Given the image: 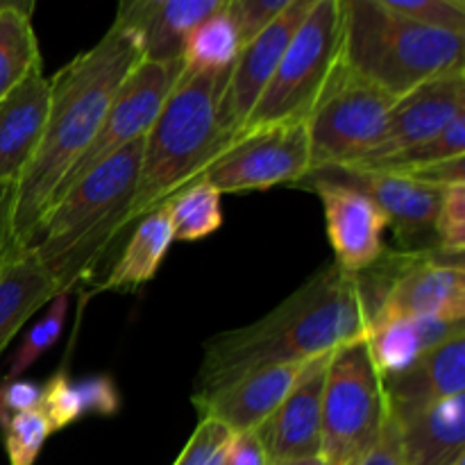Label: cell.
<instances>
[{
    "label": "cell",
    "instance_id": "1",
    "mask_svg": "<svg viewBox=\"0 0 465 465\" xmlns=\"http://www.w3.org/2000/svg\"><path fill=\"white\" fill-rule=\"evenodd\" d=\"M143 57V30L116 14L98 44L75 54L50 77V109L44 136L16 184L14 239L21 248L30 245L64 177L98 134L114 95Z\"/></svg>",
    "mask_w": 465,
    "mask_h": 465
},
{
    "label": "cell",
    "instance_id": "2",
    "mask_svg": "<svg viewBox=\"0 0 465 465\" xmlns=\"http://www.w3.org/2000/svg\"><path fill=\"white\" fill-rule=\"evenodd\" d=\"M368 327L357 275L331 263L257 322L209 339L191 400L207 398L259 368L331 354L366 339Z\"/></svg>",
    "mask_w": 465,
    "mask_h": 465
},
{
    "label": "cell",
    "instance_id": "3",
    "mask_svg": "<svg viewBox=\"0 0 465 465\" xmlns=\"http://www.w3.org/2000/svg\"><path fill=\"white\" fill-rule=\"evenodd\" d=\"M143 139L109 154L68 186L41 218L27 248L36 254L59 293H71L103 262L127 230Z\"/></svg>",
    "mask_w": 465,
    "mask_h": 465
},
{
    "label": "cell",
    "instance_id": "4",
    "mask_svg": "<svg viewBox=\"0 0 465 465\" xmlns=\"http://www.w3.org/2000/svg\"><path fill=\"white\" fill-rule=\"evenodd\" d=\"M227 71L180 73L141 150L127 227L204 175L227 141L221 100Z\"/></svg>",
    "mask_w": 465,
    "mask_h": 465
},
{
    "label": "cell",
    "instance_id": "5",
    "mask_svg": "<svg viewBox=\"0 0 465 465\" xmlns=\"http://www.w3.org/2000/svg\"><path fill=\"white\" fill-rule=\"evenodd\" d=\"M339 3V59L393 98L463 68V32L402 16L375 0Z\"/></svg>",
    "mask_w": 465,
    "mask_h": 465
},
{
    "label": "cell",
    "instance_id": "6",
    "mask_svg": "<svg viewBox=\"0 0 465 465\" xmlns=\"http://www.w3.org/2000/svg\"><path fill=\"white\" fill-rule=\"evenodd\" d=\"M398 98L336 62L307 116L309 173L352 168L381 143Z\"/></svg>",
    "mask_w": 465,
    "mask_h": 465
},
{
    "label": "cell",
    "instance_id": "7",
    "mask_svg": "<svg viewBox=\"0 0 465 465\" xmlns=\"http://www.w3.org/2000/svg\"><path fill=\"white\" fill-rule=\"evenodd\" d=\"M386 416L381 375L372 363L366 339L336 350L327 363L322 391V461L357 465L380 439Z\"/></svg>",
    "mask_w": 465,
    "mask_h": 465
},
{
    "label": "cell",
    "instance_id": "8",
    "mask_svg": "<svg viewBox=\"0 0 465 465\" xmlns=\"http://www.w3.org/2000/svg\"><path fill=\"white\" fill-rule=\"evenodd\" d=\"M339 48L341 3L318 0L282 54L275 73L245 118L241 132L307 118L331 68L339 62Z\"/></svg>",
    "mask_w": 465,
    "mask_h": 465
},
{
    "label": "cell",
    "instance_id": "9",
    "mask_svg": "<svg viewBox=\"0 0 465 465\" xmlns=\"http://www.w3.org/2000/svg\"><path fill=\"white\" fill-rule=\"evenodd\" d=\"M309 173L307 118L241 132L221 150L204 180L221 193L295 186Z\"/></svg>",
    "mask_w": 465,
    "mask_h": 465
},
{
    "label": "cell",
    "instance_id": "10",
    "mask_svg": "<svg viewBox=\"0 0 465 465\" xmlns=\"http://www.w3.org/2000/svg\"><path fill=\"white\" fill-rule=\"evenodd\" d=\"M182 73V59H154L143 57L125 82L121 84L118 94L114 95V103L109 107L107 116H104L103 125H100L98 134L89 143V148L82 153L75 166L68 171L64 177L62 186H59L57 195L64 193L68 186L80 182L86 173L100 162L109 157V154L118 153L125 145L134 143V141L145 139L153 123L157 121L159 112H162L163 103H166L168 94L175 86L177 77ZM53 200V203H54Z\"/></svg>",
    "mask_w": 465,
    "mask_h": 465
},
{
    "label": "cell",
    "instance_id": "11",
    "mask_svg": "<svg viewBox=\"0 0 465 465\" xmlns=\"http://www.w3.org/2000/svg\"><path fill=\"white\" fill-rule=\"evenodd\" d=\"M439 250H404L372 327L400 318L434 316L465 321V271L461 259H440ZM368 330V331H371Z\"/></svg>",
    "mask_w": 465,
    "mask_h": 465
},
{
    "label": "cell",
    "instance_id": "12",
    "mask_svg": "<svg viewBox=\"0 0 465 465\" xmlns=\"http://www.w3.org/2000/svg\"><path fill=\"white\" fill-rule=\"evenodd\" d=\"M363 191L384 212L395 239L407 250H436V213L445 186L398 171H318Z\"/></svg>",
    "mask_w": 465,
    "mask_h": 465
},
{
    "label": "cell",
    "instance_id": "13",
    "mask_svg": "<svg viewBox=\"0 0 465 465\" xmlns=\"http://www.w3.org/2000/svg\"><path fill=\"white\" fill-rule=\"evenodd\" d=\"M295 186H307L321 195L336 266L357 275L384 254L389 221L363 191L318 173H307Z\"/></svg>",
    "mask_w": 465,
    "mask_h": 465
},
{
    "label": "cell",
    "instance_id": "14",
    "mask_svg": "<svg viewBox=\"0 0 465 465\" xmlns=\"http://www.w3.org/2000/svg\"><path fill=\"white\" fill-rule=\"evenodd\" d=\"M316 3L318 0H295L262 32H257L248 44L241 45V53L232 64L221 100V123L225 127L227 141H232L241 132L245 118L250 116L254 103L275 73L282 54L289 48L291 39Z\"/></svg>",
    "mask_w": 465,
    "mask_h": 465
},
{
    "label": "cell",
    "instance_id": "15",
    "mask_svg": "<svg viewBox=\"0 0 465 465\" xmlns=\"http://www.w3.org/2000/svg\"><path fill=\"white\" fill-rule=\"evenodd\" d=\"M461 114H465V68H454L434 80L422 82L420 86L398 98L395 107L391 109L381 143L371 157L352 168H368L381 159L409 150L411 145L422 143L439 134Z\"/></svg>",
    "mask_w": 465,
    "mask_h": 465
},
{
    "label": "cell",
    "instance_id": "16",
    "mask_svg": "<svg viewBox=\"0 0 465 465\" xmlns=\"http://www.w3.org/2000/svg\"><path fill=\"white\" fill-rule=\"evenodd\" d=\"M331 354H322L309 361L295 389L254 430L266 450L268 463L321 457L322 391H325V372Z\"/></svg>",
    "mask_w": 465,
    "mask_h": 465
},
{
    "label": "cell",
    "instance_id": "17",
    "mask_svg": "<svg viewBox=\"0 0 465 465\" xmlns=\"http://www.w3.org/2000/svg\"><path fill=\"white\" fill-rule=\"evenodd\" d=\"M307 366L309 361H293L259 368L225 389L191 402L198 409L200 418H213L234 434L252 431L284 402Z\"/></svg>",
    "mask_w": 465,
    "mask_h": 465
},
{
    "label": "cell",
    "instance_id": "18",
    "mask_svg": "<svg viewBox=\"0 0 465 465\" xmlns=\"http://www.w3.org/2000/svg\"><path fill=\"white\" fill-rule=\"evenodd\" d=\"M389 413L395 420L465 395V334L422 352L407 371L381 380Z\"/></svg>",
    "mask_w": 465,
    "mask_h": 465
},
{
    "label": "cell",
    "instance_id": "19",
    "mask_svg": "<svg viewBox=\"0 0 465 465\" xmlns=\"http://www.w3.org/2000/svg\"><path fill=\"white\" fill-rule=\"evenodd\" d=\"M50 109V77L32 71L0 100V184H18L44 136Z\"/></svg>",
    "mask_w": 465,
    "mask_h": 465
},
{
    "label": "cell",
    "instance_id": "20",
    "mask_svg": "<svg viewBox=\"0 0 465 465\" xmlns=\"http://www.w3.org/2000/svg\"><path fill=\"white\" fill-rule=\"evenodd\" d=\"M395 422L404 465H454L465 459V395H454Z\"/></svg>",
    "mask_w": 465,
    "mask_h": 465
},
{
    "label": "cell",
    "instance_id": "21",
    "mask_svg": "<svg viewBox=\"0 0 465 465\" xmlns=\"http://www.w3.org/2000/svg\"><path fill=\"white\" fill-rule=\"evenodd\" d=\"M54 295H59L57 284L30 248H18L0 259V354Z\"/></svg>",
    "mask_w": 465,
    "mask_h": 465
},
{
    "label": "cell",
    "instance_id": "22",
    "mask_svg": "<svg viewBox=\"0 0 465 465\" xmlns=\"http://www.w3.org/2000/svg\"><path fill=\"white\" fill-rule=\"evenodd\" d=\"M173 241L175 236L171 221L162 204L134 223V232L109 271L107 280L100 284V291H134L148 284L162 268Z\"/></svg>",
    "mask_w": 465,
    "mask_h": 465
},
{
    "label": "cell",
    "instance_id": "23",
    "mask_svg": "<svg viewBox=\"0 0 465 465\" xmlns=\"http://www.w3.org/2000/svg\"><path fill=\"white\" fill-rule=\"evenodd\" d=\"M227 3L230 0H163L136 23L145 36V57H180L184 36Z\"/></svg>",
    "mask_w": 465,
    "mask_h": 465
},
{
    "label": "cell",
    "instance_id": "24",
    "mask_svg": "<svg viewBox=\"0 0 465 465\" xmlns=\"http://www.w3.org/2000/svg\"><path fill=\"white\" fill-rule=\"evenodd\" d=\"M241 53V35L227 7L218 9L182 41L180 59L184 73L227 71Z\"/></svg>",
    "mask_w": 465,
    "mask_h": 465
},
{
    "label": "cell",
    "instance_id": "25",
    "mask_svg": "<svg viewBox=\"0 0 465 465\" xmlns=\"http://www.w3.org/2000/svg\"><path fill=\"white\" fill-rule=\"evenodd\" d=\"M36 68H44V62L32 14L16 7L0 9V100Z\"/></svg>",
    "mask_w": 465,
    "mask_h": 465
},
{
    "label": "cell",
    "instance_id": "26",
    "mask_svg": "<svg viewBox=\"0 0 465 465\" xmlns=\"http://www.w3.org/2000/svg\"><path fill=\"white\" fill-rule=\"evenodd\" d=\"M221 195L212 182L200 177L163 203L175 241L193 243L216 234L223 227Z\"/></svg>",
    "mask_w": 465,
    "mask_h": 465
},
{
    "label": "cell",
    "instance_id": "27",
    "mask_svg": "<svg viewBox=\"0 0 465 465\" xmlns=\"http://www.w3.org/2000/svg\"><path fill=\"white\" fill-rule=\"evenodd\" d=\"M366 345L381 380L407 371L422 352H427L413 318H400L372 327L366 334Z\"/></svg>",
    "mask_w": 465,
    "mask_h": 465
},
{
    "label": "cell",
    "instance_id": "28",
    "mask_svg": "<svg viewBox=\"0 0 465 465\" xmlns=\"http://www.w3.org/2000/svg\"><path fill=\"white\" fill-rule=\"evenodd\" d=\"M459 157H465V114L454 118L452 123H448L431 139L411 145L409 150H402V153L393 154V157L381 159V162L372 163V166L359 168V171L380 168V171L416 173L431 166H439V163L452 162V159ZM348 171H354V168H348Z\"/></svg>",
    "mask_w": 465,
    "mask_h": 465
},
{
    "label": "cell",
    "instance_id": "29",
    "mask_svg": "<svg viewBox=\"0 0 465 465\" xmlns=\"http://www.w3.org/2000/svg\"><path fill=\"white\" fill-rule=\"evenodd\" d=\"M68 313V293H59L50 300L48 312L44 313L36 325H32L30 330L23 334L21 343H18L16 352L12 354V363H9V371L5 375V381L21 380V375L25 371H30L50 348L59 341L64 331V322H66Z\"/></svg>",
    "mask_w": 465,
    "mask_h": 465
},
{
    "label": "cell",
    "instance_id": "30",
    "mask_svg": "<svg viewBox=\"0 0 465 465\" xmlns=\"http://www.w3.org/2000/svg\"><path fill=\"white\" fill-rule=\"evenodd\" d=\"M0 431H3L7 465H35L41 448L48 440V436L53 434L48 420L41 416L39 409L7 413L0 420Z\"/></svg>",
    "mask_w": 465,
    "mask_h": 465
},
{
    "label": "cell",
    "instance_id": "31",
    "mask_svg": "<svg viewBox=\"0 0 465 465\" xmlns=\"http://www.w3.org/2000/svg\"><path fill=\"white\" fill-rule=\"evenodd\" d=\"M436 250L448 257H461L465 252V182L445 186L436 213Z\"/></svg>",
    "mask_w": 465,
    "mask_h": 465
},
{
    "label": "cell",
    "instance_id": "32",
    "mask_svg": "<svg viewBox=\"0 0 465 465\" xmlns=\"http://www.w3.org/2000/svg\"><path fill=\"white\" fill-rule=\"evenodd\" d=\"M234 431L213 418H200L193 436L173 465H225Z\"/></svg>",
    "mask_w": 465,
    "mask_h": 465
},
{
    "label": "cell",
    "instance_id": "33",
    "mask_svg": "<svg viewBox=\"0 0 465 465\" xmlns=\"http://www.w3.org/2000/svg\"><path fill=\"white\" fill-rule=\"evenodd\" d=\"M39 411L41 416L48 420L53 434L80 420L82 418L80 400H77L75 386H73L71 377H68L66 371L54 372V375L41 386Z\"/></svg>",
    "mask_w": 465,
    "mask_h": 465
},
{
    "label": "cell",
    "instance_id": "34",
    "mask_svg": "<svg viewBox=\"0 0 465 465\" xmlns=\"http://www.w3.org/2000/svg\"><path fill=\"white\" fill-rule=\"evenodd\" d=\"M402 16L465 35V0H375Z\"/></svg>",
    "mask_w": 465,
    "mask_h": 465
},
{
    "label": "cell",
    "instance_id": "35",
    "mask_svg": "<svg viewBox=\"0 0 465 465\" xmlns=\"http://www.w3.org/2000/svg\"><path fill=\"white\" fill-rule=\"evenodd\" d=\"M73 386H75L77 400H80L82 418L116 416L118 409H121V393L116 389V381L107 372L86 375L77 380Z\"/></svg>",
    "mask_w": 465,
    "mask_h": 465
},
{
    "label": "cell",
    "instance_id": "36",
    "mask_svg": "<svg viewBox=\"0 0 465 465\" xmlns=\"http://www.w3.org/2000/svg\"><path fill=\"white\" fill-rule=\"evenodd\" d=\"M295 0H230L227 12L234 18L241 35V45L248 44L257 32H262L272 18L289 9Z\"/></svg>",
    "mask_w": 465,
    "mask_h": 465
},
{
    "label": "cell",
    "instance_id": "37",
    "mask_svg": "<svg viewBox=\"0 0 465 465\" xmlns=\"http://www.w3.org/2000/svg\"><path fill=\"white\" fill-rule=\"evenodd\" d=\"M357 465H404L400 427L391 413L386 416L384 427H381V434L380 439H377V443L372 445L371 452H368Z\"/></svg>",
    "mask_w": 465,
    "mask_h": 465
},
{
    "label": "cell",
    "instance_id": "38",
    "mask_svg": "<svg viewBox=\"0 0 465 465\" xmlns=\"http://www.w3.org/2000/svg\"><path fill=\"white\" fill-rule=\"evenodd\" d=\"M41 386L30 380H12L3 384L5 413H21L39 409Z\"/></svg>",
    "mask_w": 465,
    "mask_h": 465
},
{
    "label": "cell",
    "instance_id": "39",
    "mask_svg": "<svg viewBox=\"0 0 465 465\" xmlns=\"http://www.w3.org/2000/svg\"><path fill=\"white\" fill-rule=\"evenodd\" d=\"M225 465H268L266 450H263L257 431L252 430L234 434Z\"/></svg>",
    "mask_w": 465,
    "mask_h": 465
},
{
    "label": "cell",
    "instance_id": "40",
    "mask_svg": "<svg viewBox=\"0 0 465 465\" xmlns=\"http://www.w3.org/2000/svg\"><path fill=\"white\" fill-rule=\"evenodd\" d=\"M14 204H16V186L0 184V259L21 248L14 239Z\"/></svg>",
    "mask_w": 465,
    "mask_h": 465
},
{
    "label": "cell",
    "instance_id": "41",
    "mask_svg": "<svg viewBox=\"0 0 465 465\" xmlns=\"http://www.w3.org/2000/svg\"><path fill=\"white\" fill-rule=\"evenodd\" d=\"M163 0H121L118 3V12L121 16L130 18L132 23H141V18L148 16L154 7H159Z\"/></svg>",
    "mask_w": 465,
    "mask_h": 465
},
{
    "label": "cell",
    "instance_id": "42",
    "mask_svg": "<svg viewBox=\"0 0 465 465\" xmlns=\"http://www.w3.org/2000/svg\"><path fill=\"white\" fill-rule=\"evenodd\" d=\"M35 3H36V0H0V9L16 7V9H23V12L32 14V9H35Z\"/></svg>",
    "mask_w": 465,
    "mask_h": 465
},
{
    "label": "cell",
    "instance_id": "43",
    "mask_svg": "<svg viewBox=\"0 0 465 465\" xmlns=\"http://www.w3.org/2000/svg\"><path fill=\"white\" fill-rule=\"evenodd\" d=\"M268 465H327L321 457L313 459H298V461H277V463H268Z\"/></svg>",
    "mask_w": 465,
    "mask_h": 465
},
{
    "label": "cell",
    "instance_id": "44",
    "mask_svg": "<svg viewBox=\"0 0 465 465\" xmlns=\"http://www.w3.org/2000/svg\"><path fill=\"white\" fill-rule=\"evenodd\" d=\"M5 416H7V413H5V407H3V384H0V420H3Z\"/></svg>",
    "mask_w": 465,
    "mask_h": 465
},
{
    "label": "cell",
    "instance_id": "45",
    "mask_svg": "<svg viewBox=\"0 0 465 465\" xmlns=\"http://www.w3.org/2000/svg\"><path fill=\"white\" fill-rule=\"evenodd\" d=\"M454 465H465V459H461V461H457Z\"/></svg>",
    "mask_w": 465,
    "mask_h": 465
}]
</instances>
